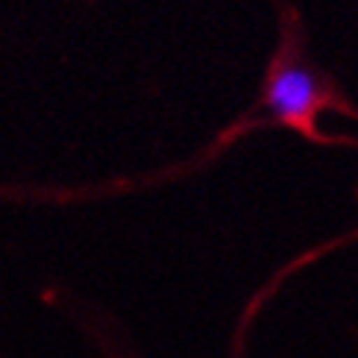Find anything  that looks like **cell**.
<instances>
[{
    "mask_svg": "<svg viewBox=\"0 0 358 358\" xmlns=\"http://www.w3.org/2000/svg\"><path fill=\"white\" fill-rule=\"evenodd\" d=\"M264 100H267V109H271L279 121L306 124L320 103V83L308 68L285 65L273 73Z\"/></svg>",
    "mask_w": 358,
    "mask_h": 358,
    "instance_id": "6da1fadb",
    "label": "cell"
}]
</instances>
